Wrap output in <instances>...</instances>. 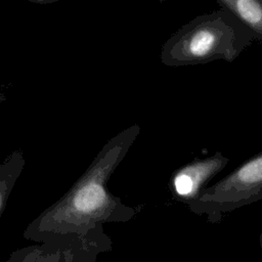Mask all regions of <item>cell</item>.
Wrapping results in <instances>:
<instances>
[{
	"label": "cell",
	"mask_w": 262,
	"mask_h": 262,
	"mask_svg": "<svg viewBox=\"0 0 262 262\" xmlns=\"http://www.w3.org/2000/svg\"><path fill=\"white\" fill-rule=\"evenodd\" d=\"M140 133L133 124L101 147L85 172L56 202L29 223L24 237L40 244L87 236L103 230L104 223H122L137 213L113 194L107 182Z\"/></svg>",
	"instance_id": "1"
},
{
	"label": "cell",
	"mask_w": 262,
	"mask_h": 262,
	"mask_svg": "<svg viewBox=\"0 0 262 262\" xmlns=\"http://www.w3.org/2000/svg\"><path fill=\"white\" fill-rule=\"evenodd\" d=\"M256 40L255 35L222 7L198 15L179 28L162 46L161 61L168 67L232 62Z\"/></svg>",
	"instance_id": "2"
},
{
	"label": "cell",
	"mask_w": 262,
	"mask_h": 262,
	"mask_svg": "<svg viewBox=\"0 0 262 262\" xmlns=\"http://www.w3.org/2000/svg\"><path fill=\"white\" fill-rule=\"evenodd\" d=\"M261 200L262 151L208 186L188 209L196 215H206L211 223H218L223 215Z\"/></svg>",
	"instance_id": "3"
},
{
	"label": "cell",
	"mask_w": 262,
	"mask_h": 262,
	"mask_svg": "<svg viewBox=\"0 0 262 262\" xmlns=\"http://www.w3.org/2000/svg\"><path fill=\"white\" fill-rule=\"evenodd\" d=\"M228 162L227 157L216 151L213 156L194 159L180 167L174 171L169 181L173 199L189 207L209 186L208 183L226 167Z\"/></svg>",
	"instance_id": "4"
},
{
	"label": "cell",
	"mask_w": 262,
	"mask_h": 262,
	"mask_svg": "<svg viewBox=\"0 0 262 262\" xmlns=\"http://www.w3.org/2000/svg\"><path fill=\"white\" fill-rule=\"evenodd\" d=\"M217 4L234 14L262 43V0H218Z\"/></svg>",
	"instance_id": "5"
},
{
	"label": "cell",
	"mask_w": 262,
	"mask_h": 262,
	"mask_svg": "<svg viewBox=\"0 0 262 262\" xmlns=\"http://www.w3.org/2000/svg\"><path fill=\"white\" fill-rule=\"evenodd\" d=\"M24 167L25 157L21 150H14L0 165V217Z\"/></svg>",
	"instance_id": "6"
},
{
	"label": "cell",
	"mask_w": 262,
	"mask_h": 262,
	"mask_svg": "<svg viewBox=\"0 0 262 262\" xmlns=\"http://www.w3.org/2000/svg\"><path fill=\"white\" fill-rule=\"evenodd\" d=\"M60 256L59 246L47 243L14 251L6 262H60Z\"/></svg>",
	"instance_id": "7"
},
{
	"label": "cell",
	"mask_w": 262,
	"mask_h": 262,
	"mask_svg": "<svg viewBox=\"0 0 262 262\" xmlns=\"http://www.w3.org/2000/svg\"><path fill=\"white\" fill-rule=\"evenodd\" d=\"M259 245H260V248H261V250H262V232H261L260 235H259Z\"/></svg>",
	"instance_id": "8"
}]
</instances>
